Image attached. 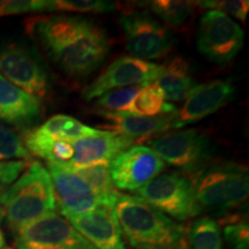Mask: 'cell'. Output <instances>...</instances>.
Segmentation results:
<instances>
[{"instance_id": "obj_18", "label": "cell", "mask_w": 249, "mask_h": 249, "mask_svg": "<svg viewBox=\"0 0 249 249\" xmlns=\"http://www.w3.org/2000/svg\"><path fill=\"white\" fill-rule=\"evenodd\" d=\"M177 112V111H176ZM176 112L158 117H143L132 112L99 111L98 114L107 121V127L116 130L117 134L129 138H143L166 132L174 128Z\"/></svg>"}, {"instance_id": "obj_14", "label": "cell", "mask_w": 249, "mask_h": 249, "mask_svg": "<svg viewBox=\"0 0 249 249\" xmlns=\"http://www.w3.org/2000/svg\"><path fill=\"white\" fill-rule=\"evenodd\" d=\"M235 88L231 80H216L198 85L186 99L181 110L176 112L174 128L194 124L211 116L234 98Z\"/></svg>"}, {"instance_id": "obj_31", "label": "cell", "mask_w": 249, "mask_h": 249, "mask_svg": "<svg viewBox=\"0 0 249 249\" xmlns=\"http://www.w3.org/2000/svg\"><path fill=\"white\" fill-rule=\"evenodd\" d=\"M74 149L71 142L67 141H55L52 145L51 160L49 163H70L73 158Z\"/></svg>"}, {"instance_id": "obj_33", "label": "cell", "mask_w": 249, "mask_h": 249, "mask_svg": "<svg viewBox=\"0 0 249 249\" xmlns=\"http://www.w3.org/2000/svg\"><path fill=\"white\" fill-rule=\"evenodd\" d=\"M5 246V239H4V234H2L1 231H0V249Z\"/></svg>"}, {"instance_id": "obj_26", "label": "cell", "mask_w": 249, "mask_h": 249, "mask_svg": "<svg viewBox=\"0 0 249 249\" xmlns=\"http://www.w3.org/2000/svg\"><path fill=\"white\" fill-rule=\"evenodd\" d=\"M141 88L142 86H136L129 87V88L111 90V91L101 96V98L97 101V107L110 112L129 111L133 99L135 98Z\"/></svg>"}, {"instance_id": "obj_12", "label": "cell", "mask_w": 249, "mask_h": 249, "mask_svg": "<svg viewBox=\"0 0 249 249\" xmlns=\"http://www.w3.org/2000/svg\"><path fill=\"white\" fill-rule=\"evenodd\" d=\"M57 207L62 216H77L108 208L73 169L61 163H48Z\"/></svg>"}, {"instance_id": "obj_32", "label": "cell", "mask_w": 249, "mask_h": 249, "mask_svg": "<svg viewBox=\"0 0 249 249\" xmlns=\"http://www.w3.org/2000/svg\"><path fill=\"white\" fill-rule=\"evenodd\" d=\"M5 217H6V213H5V209L2 205H0V224L5 220Z\"/></svg>"}, {"instance_id": "obj_21", "label": "cell", "mask_w": 249, "mask_h": 249, "mask_svg": "<svg viewBox=\"0 0 249 249\" xmlns=\"http://www.w3.org/2000/svg\"><path fill=\"white\" fill-rule=\"evenodd\" d=\"M176 111L172 104L164 102L163 93L157 85L151 83L140 89L130 104L128 112L143 117H158L172 114Z\"/></svg>"}, {"instance_id": "obj_9", "label": "cell", "mask_w": 249, "mask_h": 249, "mask_svg": "<svg viewBox=\"0 0 249 249\" xmlns=\"http://www.w3.org/2000/svg\"><path fill=\"white\" fill-rule=\"evenodd\" d=\"M244 44V30L230 15L208 11L200 21L197 50L210 61L226 64Z\"/></svg>"}, {"instance_id": "obj_1", "label": "cell", "mask_w": 249, "mask_h": 249, "mask_svg": "<svg viewBox=\"0 0 249 249\" xmlns=\"http://www.w3.org/2000/svg\"><path fill=\"white\" fill-rule=\"evenodd\" d=\"M33 27L49 57L70 76L91 74L110 50L105 30L86 18L51 15L37 18Z\"/></svg>"}, {"instance_id": "obj_3", "label": "cell", "mask_w": 249, "mask_h": 249, "mask_svg": "<svg viewBox=\"0 0 249 249\" xmlns=\"http://www.w3.org/2000/svg\"><path fill=\"white\" fill-rule=\"evenodd\" d=\"M9 229L17 233L21 227L55 211L53 186L49 171L33 163L0 197Z\"/></svg>"}, {"instance_id": "obj_8", "label": "cell", "mask_w": 249, "mask_h": 249, "mask_svg": "<svg viewBox=\"0 0 249 249\" xmlns=\"http://www.w3.org/2000/svg\"><path fill=\"white\" fill-rule=\"evenodd\" d=\"M151 148L163 161L179 167L186 173H197L210 158L209 138L197 129L169 133L149 141Z\"/></svg>"}, {"instance_id": "obj_27", "label": "cell", "mask_w": 249, "mask_h": 249, "mask_svg": "<svg viewBox=\"0 0 249 249\" xmlns=\"http://www.w3.org/2000/svg\"><path fill=\"white\" fill-rule=\"evenodd\" d=\"M201 7L209 8L210 11H218L222 13L239 18L240 21H246L249 11V1L247 0H207L198 1Z\"/></svg>"}, {"instance_id": "obj_7", "label": "cell", "mask_w": 249, "mask_h": 249, "mask_svg": "<svg viewBox=\"0 0 249 249\" xmlns=\"http://www.w3.org/2000/svg\"><path fill=\"white\" fill-rule=\"evenodd\" d=\"M17 249H96L65 217L52 213L21 227Z\"/></svg>"}, {"instance_id": "obj_28", "label": "cell", "mask_w": 249, "mask_h": 249, "mask_svg": "<svg viewBox=\"0 0 249 249\" xmlns=\"http://www.w3.org/2000/svg\"><path fill=\"white\" fill-rule=\"evenodd\" d=\"M224 239L231 249H249L248 223L245 219H234L225 224Z\"/></svg>"}, {"instance_id": "obj_13", "label": "cell", "mask_w": 249, "mask_h": 249, "mask_svg": "<svg viewBox=\"0 0 249 249\" xmlns=\"http://www.w3.org/2000/svg\"><path fill=\"white\" fill-rule=\"evenodd\" d=\"M114 186L124 191L135 192L157 178L165 164L149 147H132L108 164Z\"/></svg>"}, {"instance_id": "obj_2", "label": "cell", "mask_w": 249, "mask_h": 249, "mask_svg": "<svg viewBox=\"0 0 249 249\" xmlns=\"http://www.w3.org/2000/svg\"><path fill=\"white\" fill-rule=\"evenodd\" d=\"M114 213L132 249H191L185 226L133 195H118Z\"/></svg>"}, {"instance_id": "obj_34", "label": "cell", "mask_w": 249, "mask_h": 249, "mask_svg": "<svg viewBox=\"0 0 249 249\" xmlns=\"http://www.w3.org/2000/svg\"><path fill=\"white\" fill-rule=\"evenodd\" d=\"M6 249H12V248H6Z\"/></svg>"}, {"instance_id": "obj_29", "label": "cell", "mask_w": 249, "mask_h": 249, "mask_svg": "<svg viewBox=\"0 0 249 249\" xmlns=\"http://www.w3.org/2000/svg\"><path fill=\"white\" fill-rule=\"evenodd\" d=\"M33 12H49V0H13L0 1V17Z\"/></svg>"}, {"instance_id": "obj_17", "label": "cell", "mask_w": 249, "mask_h": 249, "mask_svg": "<svg viewBox=\"0 0 249 249\" xmlns=\"http://www.w3.org/2000/svg\"><path fill=\"white\" fill-rule=\"evenodd\" d=\"M38 98L0 75V121L22 129H31L40 119Z\"/></svg>"}, {"instance_id": "obj_16", "label": "cell", "mask_w": 249, "mask_h": 249, "mask_svg": "<svg viewBox=\"0 0 249 249\" xmlns=\"http://www.w3.org/2000/svg\"><path fill=\"white\" fill-rule=\"evenodd\" d=\"M134 141V139L121 134L99 132L95 136L71 142L74 155L66 165L71 169H81L96 164H110L118 156L132 148Z\"/></svg>"}, {"instance_id": "obj_5", "label": "cell", "mask_w": 249, "mask_h": 249, "mask_svg": "<svg viewBox=\"0 0 249 249\" xmlns=\"http://www.w3.org/2000/svg\"><path fill=\"white\" fill-rule=\"evenodd\" d=\"M0 75L36 98L44 97L48 92L49 76L44 62L28 43L0 44Z\"/></svg>"}, {"instance_id": "obj_24", "label": "cell", "mask_w": 249, "mask_h": 249, "mask_svg": "<svg viewBox=\"0 0 249 249\" xmlns=\"http://www.w3.org/2000/svg\"><path fill=\"white\" fill-rule=\"evenodd\" d=\"M116 8V2L102 0H49V11L71 13H105Z\"/></svg>"}, {"instance_id": "obj_4", "label": "cell", "mask_w": 249, "mask_h": 249, "mask_svg": "<svg viewBox=\"0 0 249 249\" xmlns=\"http://www.w3.org/2000/svg\"><path fill=\"white\" fill-rule=\"evenodd\" d=\"M192 186L201 211L223 214L247 200L248 170L234 163L210 165L195 174Z\"/></svg>"}, {"instance_id": "obj_6", "label": "cell", "mask_w": 249, "mask_h": 249, "mask_svg": "<svg viewBox=\"0 0 249 249\" xmlns=\"http://www.w3.org/2000/svg\"><path fill=\"white\" fill-rule=\"evenodd\" d=\"M135 194L136 197L177 220H186L201 213L192 182L181 173L160 174L135 191Z\"/></svg>"}, {"instance_id": "obj_11", "label": "cell", "mask_w": 249, "mask_h": 249, "mask_svg": "<svg viewBox=\"0 0 249 249\" xmlns=\"http://www.w3.org/2000/svg\"><path fill=\"white\" fill-rule=\"evenodd\" d=\"M163 73V65L134 57H121L112 62L97 79L87 87L83 91V98L90 101L121 87L151 85Z\"/></svg>"}, {"instance_id": "obj_23", "label": "cell", "mask_w": 249, "mask_h": 249, "mask_svg": "<svg viewBox=\"0 0 249 249\" xmlns=\"http://www.w3.org/2000/svg\"><path fill=\"white\" fill-rule=\"evenodd\" d=\"M150 9L157 14L165 23L171 27H177L182 24L194 8V2L192 1H166L157 0L150 2Z\"/></svg>"}, {"instance_id": "obj_19", "label": "cell", "mask_w": 249, "mask_h": 249, "mask_svg": "<svg viewBox=\"0 0 249 249\" xmlns=\"http://www.w3.org/2000/svg\"><path fill=\"white\" fill-rule=\"evenodd\" d=\"M164 73L156 81L166 101H186L197 88V83L189 75V65L183 58L177 57L163 65Z\"/></svg>"}, {"instance_id": "obj_22", "label": "cell", "mask_w": 249, "mask_h": 249, "mask_svg": "<svg viewBox=\"0 0 249 249\" xmlns=\"http://www.w3.org/2000/svg\"><path fill=\"white\" fill-rule=\"evenodd\" d=\"M191 249H223V239L216 220L202 217L192 224L188 232Z\"/></svg>"}, {"instance_id": "obj_30", "label": "cell", "mask_w": 249, "mask_h": 249, "mask_svg": "<svg viewBox=\"0 0 249 249\" xmlns=\"http://www.w3.org/2000/svg\"><path fill=\"white\" fill-rule=\"evenodd\" d=\"M28 166L27 160L0 161V197Z\"/></svg>"}, {"instance_id": "obj_20", "label": "cell", "mask_w": 249, "mask_h": 249, "mask_svg": "<svg viewBox=\"0 0 249 249\" xmlns=\"http://www.w3.org/2000/svg\"><path fill=\"white\" fill-rule=\"evenodd\" d=\"M73 170L91 187L107 207L114 208L120 193L117 191L116 186L112 181L108 164H96Z\"/></svg>"}, {"instance_id": "obj_15", "label": "cell", "mask_w": 249, "mask_h": 249, "mask_svg": "<svg viewBox=\"0 0 249 249\" xmlns=\"http://www.w3.org/2000/svg\"><path fill=\"white\" fill-rule=\"evenodd\" d=\"M65 217L96 249H127L114 208H98L85 214Z\"/></svg>"}, {"instance_id": "obj_25", "label": "cell", "mask_w": 249, "mask_h": 249, "mask_svg": "<svg viewBox=\"0 0 249 249\" xmlns=\"http://www.w3.org/2000/svg\"><path fill=\"white\" fill-rule=\"evenodd\" d=\"M30 160V154L24 147L23 141L14 130L0 123V160Z\"/></svg>"}, {"instance_id": "obj_10", "label": "cell", "mask_w": 249, "mask_h": 249, "mask_svg": "<svg viewBox=\"0 0 249 249\" xmlns=\"http://www.w3.org/2000/svg\"><path fill=\"white\" fill-rule=\"evenodd\" d=\"M120 24L126 37V48L134 58L160 59L173 48V36L147 12L123 13Z\"/></svg>"}]
</instances>
